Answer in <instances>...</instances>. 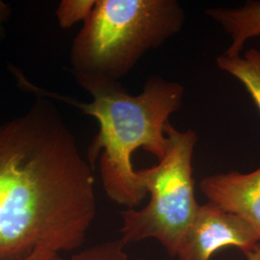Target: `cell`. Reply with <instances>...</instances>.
I'll use <instances>...</instances> for the list:
<instances>
[{"label": "cell", "mask_w": 260, "mask_h": 260, "mask_svg": "<svg viewBox=\"0 0 260 260\" xmlns=\"http://www.w3.org/2000/svg\"><path fill=\"white\" fill-rule=\"evenodd\" d=\"M93 170L47 98L0 123V260L79 249L96 215Z\"/></svg>", "instance_id": "obj_1"}, {"label": "cell", "mask_w": 260, "mask_h": 260, "mask_svg": "<svg viewBox=\"0 0 260 260\" xmlns=\"http://www.w3.org/2000/svg\"><path fill=\"white\" fill-rule=\"evenodd\" d=\"M11 72L24 90L64 102L98 121L100 129L88 148L87 160L93 169L99 159L103 189L112 202L136 209L148 193L133 166V153L143 149L157 161L165 156L168 124L171 116L181 108L185 88L151 75L141 93L130 94L119 81L72 72L76 82L93 98L84 103L39 88L15 67Z\"/></svg>", "instance_id": "obj_2"}, {"label": "cell", "mask_w": 260, "mask_h": 260, "mask_svg": "<svg viewBox=\"0 0 260 260\" xmlns=\"http://www.w3.org/2000/svg\"><path fill=\"white\" fill-rule=\"evenodd\" d=\"M184 23L177 0H96L74 40L71 72L119 81Z\"/></svg>", "instance_id": "obj_3"}, {"label": "cell", "mask_w": 260, "mask_h": 260, "mask_svg": "<svg viewBox=\"0 0 260 260\" xmlns=\"http://www.w3.org/2000/svg\"><path fill=\"white\" fill-rule=\"evenodd\" d=\"M165 156L152 167L137 170L140 182L149 194L142 209L121 212V239L129 243L155 239L172 257L199 210L193 177V155L198 142L194 130L180 131L167 126Z\"/></svg>", "instance_id": "obj_4"}, {"label": "cell", "mask_w": 260, "mask_h": 260, "mask_svg": "<svg viewBox=\"0 0 260 260\" xmlns=\"http://www.w3.org/2000/svg\"><path fill=\"white\" fill-rule=\"evenodd\" d=\"M259 242L258 235L248 223L208 202L200 205L176 257L210 260L215 252L226 247H235L247 253Z\"/></svg>", "instance_id": "obj_5"}, {"label": "cell", "mask_w": 260, "mask_h": 260, "mask_svg": "<svg viewBox=\"0 0 260 260\" xmlns=\"http://www.w3.org/2000/svg\"><path fill=\"white\" fill-rule=\"evenodd\" d=\"M200 189L209 203L248 223L260 240V166L250 173L207 176L201 180Z\"/></svg>", "instance_id": "obj_6"}, {"label": "cell", "mask_w": 260, "mask_h": 260, "mask_svg": "<svg viewBox=\"0 0 260 260\" xmlns=\"http://www.w3.org/2000/svg\"><path fill=\"white\" fill-rule=\"evenodd\" d=\"M205 14L217 22L231 39V45L223 54L239 56L246 42L260 37V1L249 0L239 8L215 7Z\"/></svg>", "instance_id": "obj_7"}, {"label": "cell", "mask_w": 260, "mask_h": 260, "mask_svg": "<svg viewBox=\"0 0 260 260\" xmlns=\"http://www.w3.org/2000/svg\"><path fill=\"white\" fill-rule=\"evenodd\" d=\"M216 66L244 86L260 113L259 49L250 48L239 56L222 54L216 58Z\"/></svg>", "instance_id": "obj_8"}, {"label": "cell", "mask_w": 260, "mask_h": 260, "mask_svg": "<svg viewBox=\"0 0 260 260\" xmlns=\"http://www.w3.org/2000/svg\"><path fill=\"white\" fill-rule=\"evenodd\" d=\"M125 246L121 238L102 242L76 252L69 260H128Z\"/></svg>", "instance_id": "obj_9"}, {"label": "cell", "mask_w": 260, "mask_h": 260, "mask_svg": "<svg viewBox=\"0 0 260 260\" xmlns=\"http://www.w3.org/2000/svg\"><path fill=\"white\" fill-rule=\"evenodd\" d=\"M96 0H63L56 11L59 24L62 28H71L74 24L85 22L91 16Z\"/></svg>", "instance_id": "obj_10"}, {"label": "cell", "mask_w": 260, "mask_h": 260, "mask_svg": "<svg viewBox=\"0 0 260 260\" xmlns=\"http://www.w3.org/2000/svg\"><path fill=\"white\" fill-rule=\"evenodd\" d=\"M24 260H64L61 254L47 248H40Z\"/></svg>", "instance_id": "obj_11"}, {"label": "cell", "mask_w": 260, "mask_h": 260, "mask_svg": "<svg viewBox=\"0 0 260 260\" xmlns=\"http://www.w3.org/2000/svg\"><path fill=\"white\" fill-rule=\"evenodd\" d=\"M12 9L9 4L0 0V41L5 37V23L9 20Z\"/></svg>", "instance_id": "obj_12"}, {"label": "cell", "mask_w": 260, "mask_h": 260, "mask_svg": "<svg viewBox=\"0 0 260 260\" xmlns=\"http://www.w3.org/2000/svg\"><path fill=\"white\" fill-rule=\"evenodd\" d=\"M245 254L247 260H260V242L257 243V245L252 250Z\"/></svg>", "instance_id": "obj_13"}]
</instances>
